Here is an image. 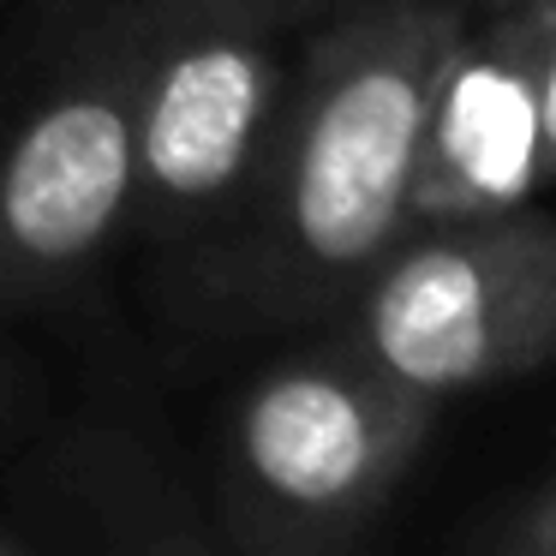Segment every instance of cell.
I'll return each mask as SVG.
<instances>
[{"mask_svg":"<svg viewBox=\"0 0 556 556\" xmlns=\"http://www.w3.org/2000/svg\"><path fill=\"white\" fill-rule=\"evenodd\" d=\"M0 556H37V551H30L25 532H18L13 520H7V508H0Z\"/></svg>","mask_w":556,"mask_h":556,"instance_id":"obj_11","label":"cell"},{"mask_svg":"<svg viewBox=\"0 0 556 556\" xmlns=\"http://www.w3.org/2000/svg\"><path fill=\"white\" fill-rule=\"evenodd\" d=\"M437 413L443 401L395 383L329 329L264 359L210 425L204 503L222 551L336 556L365 544L413 479Z\"/></svg>","mask_w":556,"mask_h":556,"instance_id":"obj_2","label":"cell"},{"mask_svg":"<svg viewBox=\"0 0 556 556\" xmlns=\"http://www.w3.org/2000/svg\"><path fill=\"white\" fill-rule=\"evenodd\" d=\"M132 7V204L126 245L150 269L198 252L240 210L276 144L312 25L222 0Z\"/></svg>","mask_w":556,"mask_h":556,"instance_id":"obj_4","label":"cell"},{"mask_svg":"<svg viewBox=\"0 0 556 556\" xmlns=\"http://www.w3.org/2000/svg\"><path fill=\"white\" fill-rule=\"evenodd\" d=\"M132 7L30 0L0 37V312L66 305L126 245Z\"/></svg>","mask_w":556,"mask_h":556,"instance_id":"obj_3","label":"cell"},{"mask_svg":"<svg viewBox=\"0 0 556 556\" xmlns=\"http://www.w3.org/2000/svg\"><path fill=\"white\" fill-rule=\"evenodd\" d=\"M472 42L496 61L527 132V198L556 186V0H460Z\"/></svg>","mask_w":556,"mask_h":556,"instance_id":"obj_7","label":"cell"},{"mask_svg":"<svg viewBox=\"0 0 556 556\" xmlns=\"http://www.w3.org/2000/svg\"><path fill=\"white\" fill-rule=\"evenodd\" d=\"M222 7H245V13H269V18H293V25H317L324 13H336L341 0H222Z\"/></svg>","mask_w":556,"mask_h":556,"instance_id":"obj_10","label":"cell"},{"mask_svg":"<svg viewBox=\"0 0 556 556\" xmlns=\"http://www.w3.org/2000/svg\"><path fill=\"white\" fill-rule=\"evenodd\" d=\"M329 336L431 401L556 365V210L491 204L407 228Z\"/></svg>","mask_w":556,"mask_h":556,"instance_id":"obj_5","label":"cell"},{"mask_svg":"<svg viewBox=\"0 0 556 556\" xmlns=\"http://www.w3.org/2000/svg\"><path fill=\"white\" fill-rule=\"evenodd\" d=\"M18 460V455H13ZM30 551H222L210 503L186 491L144 431L78 413L13 467L7 508Z\"/></svg>","mask_w":556,"mask_h":556,"instance_id":"obj_6","label":"cell"},{"mask_svg":"<svg viewBox=\"0 0 556 556\" xmlns=\"http://www.w3.org/2000/svg\"><path fill=\"white\" fill-rule=\"evenodd\" d=\"M448 544L472 556H556V472H544L515 496L484 503L448 532Z\"/></svg>","mask_w":556,"mask_h":556,"instance_id":"obj_8","label":"cell"},{"mask_svg":"<svg viewBox=\"0 0 556 556\" xmlns=\"http://www.w3.org/2000/svg\"><path fill=\"white\" fill-rule=\"evenodd\" d=\"M42 401H49V383H42L37 353L18 336V317L0 312V460H13L18 443L42 425Z\"/></svg>","mask_w":556,"mask_h":556,"instance_id":"obj_9","label":"cell"},{"mask_svg":"<svg viewBox=\"0 0 556 556\" xmlns=\"http://www.w3.org/2000/svg\"><path fill=\"white\" fill-rule=\"evenodd\" d=\"M460 0H341L300 42L293 90L252 192L198 252L150 269L192 341L312 336L413 228L431 102Z\"/></svg>","mask_w":556,"mask_h":556,"instance_id":"obj_1","label":"cell"}]
</instances>
